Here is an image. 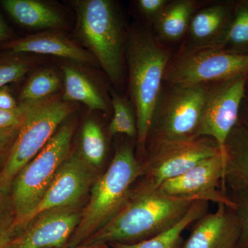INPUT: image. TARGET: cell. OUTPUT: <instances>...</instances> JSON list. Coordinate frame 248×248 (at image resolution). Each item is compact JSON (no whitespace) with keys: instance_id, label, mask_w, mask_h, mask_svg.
Returning a JSON list of instances; mask_svg holds the SVG:
<instances>
[{"instance_id":"cell-8","label":"cell","mask_w":248,"mask_h":248,"mask_svg":"<svg viewBox=\"0 0 248 248\" xmlns=\"http://www.w3.org/2000/svg\"><path fill=\"white\" fill-rule=\"evenodd\" d=\"M210 85L163 86L147 144L196 136Z\"/></svg>"},{"instance_id":"cell-26","label":"cell","mask_w":248,"mask_h":248,"mask_svg":"<svg viewBox=\"0 0 248 248\" xmlns=\"http://www.w3.org/2000/svg\"><path fill=\"white\" fill-rule=\"evenodd\" d=\"M235 204L240 225V238L237 248H248V191L228 192Z\"/></svg>"},{"instance_id":"cell-18","label":"cell","mask_w":248,"mask_h":248,"mask_svg":"<svg viewBox=\"0 0 248 248\" xmlns=\"http://www.w3.org/2000/svg\"><path fill=\"white\" fill-rule=\"evenodd\" d=\"M1 5L15 20L31 29H52L61 25L58 12L45 3L35 0H3Z\"/></svg>"},{"instance_id":"cell-13","label":"cell","mask_w":248,"mask_h":248,"mask_svg":"<svg viewBox=\"0 0 248 248\" xmlns=\"http://www.w3.org/2000/svg\"><path fill=\"white\" fill-rule=\"evenodd\" d=\"M76 207L41 214L16 236L9 248H64L79 224Z\"/></svg>"},{"instance_id":"cell-30","label":"cell","mask_w":248,"mask_h":248,"mask_svg":"<svg viewBox=\"0 0 248 248\" xmlns=\"http://www.w3.org/2000/svg\"><path fill=\"white\" fill-rule=\"evenodd\" d=\"M169 1L168 0H139L138 5L141 14L154 24Z\"/></svg>"},{"instance_id":"cell-34","label":"cell","mask_w":248,"mask_h":248,"mask_svg":"<svg viewBox=\"0 0 248 248\" xmlns=\"http://www.w3.org/2000/svg\"><path fill=\"white\" fill-rule=\"evenodd\" d=\"M11 38V32L0 16V41H6Z\"/></svg>"},{"instance_id":"cell-21","label":"cell","mask_w":248,"mask_h":248,"mask_svg":"<svg viewBox=\"0 0 248 248\" xmlns=\"http://www.w3.org/2000/svg\"><path fill=\"white\" fill-rule=\"evenodd\" d=\"M62 71L64 77L62 100L83 103L91 110H107V104L102 96L83 73L68 66H63Z\"/></svg>"},{"instance_id":"cell-29","label":"cell","mask_w":248,"mask_h":248,"mask_svg":"<svg viewBox=\"0 0 248 248\" xmlns=\"http://www.w3.org/2000/svg\"><path fill=\"white\" fill-rule=\"evenodd\" d=\"M32 103H19L17 108L13 110L0 109V130L19 125Z\"/></svg>"},{"instance_id":"cell-37","label":"cell","mask_w":248,"mask_h":248,"mask_svg":"<svg viewBox=\"0 0 248 248\" xmlns=\"http://www.w3.org/2000/svg\"></svg>"},{"instance_id":"cell-7","label":"cell","mask_w":248,"mask_h":248,"mask_svg":"<svg viewBox=\"0 0 248 248\" xmlns=\"http://www.w3.org/2000/svg\"><path fill=\"white\" fill-rule=\"evenodd\" d=\"M149 146L146 159L141 162V174L134 185L144 190H156L200 161L221 154L218 143L204 136L166 140Z\"/></svg>"},{"instance_id":"cell-10","label":"cell","mask_w":248,"mask_h":248,"mask_svg":"<svg viewBox=\"0 0 248 248\" xmlns=\"http://www.w3.org/2000/svg\"><path fill=\"white\" fill-rule=\"evenodd\" d=\"M248 80L244 75L211 84L205 99L196 136L213 139L223 159L227 139L239 123Z\"/></svg>"},{"instance_id":"cell-9","label":"cell","mask_w":248,"mask_h":248,"mask_svg":"<svg viewBox=\"0 0 248 248\" xmlns=\"http://www.w3.org/2000/svg\"><path fill=\"white\" fill-rule=\"evenodd\" d=\"M248 75V55L218 48L186 50L170 60L164 82L177 86L213 84Z\"/></svg>"},{"instance_id":"cell-12","label":"cell","mask_w":248,"mask_h":248,"mask_svg":"<svg viewBox=\"0 0 248 248\" xmlns=\"http://www.w3.org/2000/svg\"><path fill=\"white\" fill-rule=\"evenodd\" d=\"M90 168L92 167L79 155L68 156L59 169L40 203L29 217L26 227L45 212L76 207L92 184L93 173Z\"/></svg>"},{"instance_id":"cell-4","label":"cell","mask_w":248,"mask_h":248,"mask_svg":"<svg viewBox=\"0 0 248 248\" xmlns=\"http://www.w3.org/2000/svg\"><path fill=\"white\" fill-rule=\"evenodd\" d=\"M75 5L78 37L110 81L120 84L124 76L126 38L115 4L109 0H81Z\"/></svg>"},{"instance_id":"cell-19","label":"cell","mask_w":248,"mask_h":248,"mask_svg":"<svg viewBox=\"0 0 248 248\" xmlns=\"http://www.w3.org/2000/svg\"><path fill=\"white\" fill-rule=\"evenodd\" d=\"M196 11L197 3L192 0L169 1L154 23L159 38L168 42L182 39L187 33Z\"/></svg>"},{"instance_id":"cell-28","label":"cell","mask_w":248,"mask_h":248,"mask_svg":"<svg viewBox=\"0 0 248 248\" xmlns=\"http://www.w3.org/2000/svg\"><path fill=\"white\" fill-rule=\"evenodd\" d=\"M8 193L9 191L0 188V234L17 230L14 226L16 217L11 195Z\"/></svg>"},{"instance_id":"cell-23","label":"cell","mask_w":248,"mask_h":248,"mask_svg":"<svg viewBox=\"0 0 248 248\" xmlns=\"http://www.w3.org/2000/svg\"><path fill=\"white\" fill-rule=\"evenodd\" d=\"M107 153L105 137L102 128L94 121L84 122L81 133V158L92 168L102 164Z\"/></svg>"},{"instance_id":"cell-32","label":"cell","mask_w":248,"mask_h":248,"mask_svg":"<svg viewBox=\"0 0 248 248\" xmlns=\"http://www.w3.org/2000/svg\"><path fill=\"white\" fill-rule=\"evenodd\" d=\"M19 104L15 100L10 93L8 86L0 89V109L4 110H13L17 108Z\"/></svg>"},{"instance_id":"cell-20","label":"cell","mask_w":248,"mask_h":248,"mask_svg":"<svg viewBox=\"0 0 248 248\" xmlns=\"http://www.w3.org/2000/svg\"><path fill=\"white\" fill-rule=\"evenodd\" d=\"M209 203L196 201L185 216L172 228L151 239L134 244H111L112 248H182V234L191 224L208 213Z\"/></svg>"},{"instance_id":"cell-22","label":"cell","mask_w":248,"mask_h":248,"mask_svg":"<svg viewBox=\"0 0 248 248\" xmlns=\"http://www.w3.org/2000/svg\"><path fill=\"white\" fill-rule=\"evenodd\" d=\"M218 48L248 55V0L234 2L231 24Z\"/></svg>"},{"instance_id":"cell-5","label":"cell","mask_w":248,"mask_h":248,"mask_svg":"<svg viewBox=\"0 0 248 248\" xmlns=\"http://www.w3.org/2000/svg\"><path fill=\"white\" fill-rule=\"evenodd\" d=\"M74 127L64 124L39 154L17 174L11 187L15 228L21 232L69 154Z\"/></svg>"},{"instance_id":"cell-25","label":"cell","mask_w":248,"mask_h":248,"mask_svg":"<svg viewBox=\"0 0 248 248\" xmlns=\"http://www.w3.org/2000/svg\"><path fill=\"white\" fill-rule=\"evenodd\" d=\"M112 105L114 115L108 126L109 134L112 136L125 135L130 138L138 135L136 117H135L130 104L125 99L113 93Z\"/></svg>"},{"instance_id":"cell-6","label":"cell","mask_w":248,"mask_h":248,"mask_svg":"<svg viewBox=\"0 0 248 248\" xmlns=\"http://www.w3.org/2000/svg\"><path fill=\"white\" fill-rule=\"evenodd\" d=\"M72 110L71 104L62 99H45L31 104L0 170V188L10 190L19 171L43 149Z\"/></svg>"},{"instance_id":"cell-16","label":"cell","mask_w":248,"mask_h":248,"mask_svg":"<svg viewBox=\"0 0 248 248\" xmlns=\"http://www.w3.org/2000/svg\"><path fill=\"white\" fill-rule=\"evenodd\" d=\"M224 159L227 193L248 191V128L239 122L227 139Z\"/></svg>"},{"instance_id":"cell-17","label":"cell","mask_w":248,"mask_h":248,"mask_svg":"<svg viewBox=\"0 0 248 248\" xmlns=\"http://www.w3.org/2000/svg\"><path fill=\"white\" fill-rule=\"evenodd\" d=\"M11 53L53 55L73 61L93 63L92 55L61 35L51 32L36 34L9 42L4 46Z\"/></svg>"},{"instance_id":"cell-11","label":"cell","mask_w":248,"mask_h":248,"mask_svg":"<svg viewBox=\"0 0 248 248\" xmlns=\"http://www.w3.org/2000/svg\"><path fill=\"white\" fill-rule=\"evenodd\" d=\"M225 161L221 154L200 161L182 175L163 183L159 190L166 195L193 201L235 204L223 187Z\"/></svg>"},{"instance_id":"cell-2","label":"cell","mask_w":248,"mask_h":248,"mask_svg":"<svg viewBox=\"0 0 248 248\" xmlns=\"http://www.w3.org/2000/svg\"><path fill=\"white\" fill-rule=\"evenodd\" d=\"M125 56L136 116L138 151L146 155L152 118L164 83L170 54L151 31L136 29L127 36Z\"/></svg>"},{"instance_id":"cell-31","label":"cell","mask_w":248,"mask_h":248,"mask_svg":"<svg viewBox=\"0 0 248 248\" xmlns=\"http://www.w3.org/2000/svg\"><path fill=\"white\" fill-rule=\"evenodd\" d=\"M20 124L13 128L0 130V159L3 156L7 157L10 149L17 137Z\"/></svg>"},{"instance_id":"cell-3","label":"cell","mask_w":248,"mask_h":248,"mask_svg":"<svg viewBox=\"0 0 248 248\" xmlns=\"http://www.w3.org/2000/svg\"><path fill=\"white\" fill-rule=\"evenodd\" d=\"M141 172L131 146H121L106 172L94 181L79 224L64 248L81 246L113 219L126 203Z\"/></svg>"},{"instance_id":"cell-35","label":"cell","mask_w":248,"mask_h":248,"mask_svg":"<svg viewBox=\"0 0 248 248\" xmlns=\"http://www.w3.org/2000/svg\"><path fill=\"white\" fill-rule=\"evenodd\" d=\"M108 245L107 244H96V245H81V246H77V247L71 248H109Z\"/></svg>"},{"instance_id":"cell-15","label":"cell","mask_w":248,"mask_h":248,"mask_svg":"<svg viewBox=\"0 0 248 248\" xmlns=\"http://www.w3.org/2000/svg\"><path fill=\"white\" fill-rule=\"evenodd\" d=\"M234 1L221 2L196 11L188 31V48L186 50L218 48L229 28Z\"/></svg>"},{"instance_id":"cell-14","label":"cell","mask_w":248,"mask_h":248,"mask_svg":"<svg viewBox=\"0 0 248 248\" xmlns=\"http://www.w3.org/2000/svg\"><path fill=\"white\" fill-rule=\"evenodd\" d=\"M182 248H237L240 225L234 209L218 204L214 213L205 214L194 223Z\"/></svg>"},{"instance_id":"cell-24","label":"cell","mask_w":248,"mask_h":248,"mask_svg":"<svg viewBox=\"0 0 248 248\" xmlns=\"http://www.w3.org/2000/svg\"><path fill=\"white\" fill-rule=\"evenodd\" d=\"M60 81L55 72L50 69L36 72L29 78L19 94V103H32L45 100L58 91Z\"/></svg>"},{"instance_id":"cell-1","label":"cell","mask_w":248,"mask_h":248,"mask_svg":"<svg viewBox=\"0 0 248 248\" xmlns=\"http://www.w3.org/2000/svg\"><path fill=\"white\" fill-rule=\"evenodd\" d=\"M195 202L133 186L120 213L81 245L134 244L151 239L180 221Z\"/></svg>"},{"instance_id":"cell-36","label":"cell","mask_w":248,"mask_h":248,"mask_svg":"<svg viewBox=\"0 0 248 248\" xmlns=\"http://www.w3.org/2000/svg\"><path fill=\"white\" fill-rule=\"evenodd\" d=\"M244 102H246V105H245V110H244V120H242V123H240L244 125L245 126L248 127V99L247 100L244 99Z\"/></svg>"},{"instance_id":"cell-27","label":"cell","mask_w":248,"mask_h":248,"mask_svg":"<svg viewBox=\"0 0 248 248\" xmlns=\"http://www.w3.org/2000/svg\"><path fill=\"white\" fill-rule=\"evenodd\" d=\"M27 62L13 57L0 60V89L22 79L29 71Z\"/></svg>"},{"instance_id":"cell-33","label":"cell","mask_w":248,"mask_h":248,"mask_svg":"<svg viewBox=\"0 0 248 248\" xmlns=\"http://www.w3.org/2000/svg\"><path fill=\"white\" fill-rule=\"evenodd\" d=\"M19 233L20 232L17 231V230H12V231L4 233V234H0V248H9L13 240Z\"/></svg>"}]
</instances>
